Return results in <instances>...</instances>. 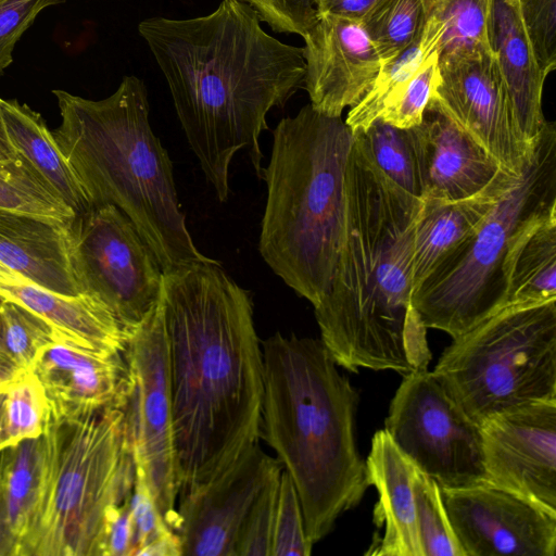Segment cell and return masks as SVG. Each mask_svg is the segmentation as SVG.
Returning <instances> with one entry per match:
<instances>
[{"instance_id": "obj_1", "label": "cell", "mask_w": 556, "mask_h": 556, "mask_svg": "<svg viewBox=\"0 0 556 556\" xmlns=\"http://www.w3.org/2000/svg\"><path fill=\"white\" fill-rule=\"evenodd\" d=\"M160 307L179 495L258 444L263 353L249 292L215 260L163 271Z\"/></svg>"}, {"instance_id": "obj_2", "label": "cell", "mask_w": 556, "mask_h": 556, "mask_svg": "<svg viewBox=\"0 0 556 556\" xmlns=\"http://www.w3.org/2000/svg\"><path fill=\"white\" fill-rule=\"evenodd\" d=\"M242 0L190 18L149 17L138 30L161 68L188 143L220 202L232 159L245 151L263 176L267 113L304 86L303 47L268 35Z\"/></svg>"}, {"instance_id": "obj_3", "label": "cell", "mask_w": 556, "mask_h": 556, "mask_svg": "<svg viewBox=\"0 0 556 556\" xmlns=\"http://www.w3.org/2000/svg\"><path fill=\"white\" fill-rule=\"evenodd\" d=\"M420 207L421 199L384 175L353 134L340 250L329 289L314 306L320 340L349 371L405 376L428 368L427 328L410 303Z\"/></svg>"}, {"instance_id": "obj_4", "label": "cell", "mask_w": 556, "mask_h": 556, "mask_svg": "<svg viewBox=\"0 0 556 556\" xmlns=\"http://www.w3.org/2000/svg\"><path fill=\"white\" fill-rule=\"evenodd\" d=\"M262 353L260 438L291 478L315 544L370 486L356 442L358 392L320 339L276 332Z\"/></svg>"}, {"instance_id": "obj_5", "label": "cell", "mask_w": 556, "mask_h": 556, "mask_svg": "<svg viewBox=\"0 0 556 556\" xmlns=\"http://www.w3.org/2000/svg\"><path fill=\"white\" fill-rule=\"evenodd\" d=\"M61 124L54 140L92 206L114 205L135 225L163 271L214 258L188 230L173 165L149 122L148 91L125 76L114 93L89 100L53 90Z\"/></svg>"}, {"instance_id": "obj_6", "label": "cell", "mask_w": 556, "mask_h": 556, "mask_svg": "<svg viewBox=\"0 0 556 556\" xmlns=\"http://www.w3.org/2000/svg\"><path fill=\"white\" fill-rule=\"evenodd\" d=\"M352 141L341 116L306 104L278 123L263 168L267 200L258 251L313 306L329 289L340 250Z\"/></svg>"}, {"instance_id": "obj_7", "label": "cell", "mask_w": 556, "mask_h": 556, "mask_svg": "<svg viewBox=\"0 0 556 556\" xmlns=\"http://www.w3.org/2000/svg\"><path fill=\"white\" fill-rule=\"evenodd\" d=\"M135 460L121 406L49 418L15 556H104L109 520L130 497Z\"/></svg>"}, {"instance_id": "obj_8", "label": "cell", "mask_w": 556, "mask_h": 556, "mask_svg": "<svg viewBox=\"0 0 556 556\" xmlns=\"http://www.w3.org/2000/svg\"><path fill=\"white\" fill-rule=\"evenodd\" d=\"M556 211V126L546 121L522 173L482 224L412 293L425 327L455 339L506 306L504 264L530 224Z\"/></svg>"}, {"instance_id": "obj_9", "label": "cell", "mask_w": 556, "mask_h": 556, "mask_svg": "<svg viewBox=\"0 0 556 556\" xmlns=\"http://www.w3.org/2000/svg\"><path fill=\"white\" fill-rule=\"evenodd\" d=\"M432 374L479 426L556 399V300L503 307L453 339Z\"/></svg>"}, {"instance_id": "obj_10", "label": "cell", "mask_w": 556, "mask_h": 556, "mask_svg": "<svg viewBox=\"0 0 556 556\" xmlns=\"http://www.w3.org/2000/svg\"><path fill=\"white\" fill-rule=\"evenodd\" d=\"M81 293L102 302L130 334L159 305L163 269L131 220L114 205L91 206L68 227Z\"/></svg>"}, {"instance_id": "obj_11", "label": "cell", "mask_w": 556, "mask_h": 556, "mask_svg": "<svg viewBox=\"0 0 556 556\" xmlns=\"http://www.w3.org/2000/svg\"><path fill=\"white\" fill-rule=\"evenodd\" d=\"M383 429L441 490L486 482L480 426L466 415L428 368L403 376Z\"/></svg>"}, {"instance_id": "obj_12", "label": "cell", "mask_w": 556, "mask_h": 556, "mask_svg": "<svg viewBox=\"0 0 556 556\" xmlns=\"http://www.w3.org/2000/svg\"><path fill=\"white\" fill-rule=\"evenodd\" d=\"M121 404L135 466L168 526L177 518L178 479L167 350L160 302L128 338Z\"/></svg>"}, {"instance_id": "obj_13", "label": "cell", "mask_w": 556, "mask_h": 556, "mask_svg": "<svg viewBox=\"0 0 556 556\" xmlns=\"http://www.w3.org/2000/svg\"><path fill=\"white\" fill-rule=\"evenodd\" d=\"M481 146L506 172L520 175L533 154L516 123L495 53L439 56V79L428 103Z\"/></svg>"}, {"instance_id": "obj_14", "label": "cell", "mask_w": 556, "mask_h": 556, "mask_svg": "<svg viewBox=\"0 0 556 556\" xmlns=\"http://www.w3.org/2000/svg\"><path fill=\"white\" fill-rule=\"evenodd\" d=\"M441 492L464 556H555L556 514L488 482Z\"/></svg>"}, {"instance_id": "obj_15", "label": "cell", "mask_w": 556, "mask_h": 556, "mask_svg": "<svg viewBox=\"0 0 556 556\" xmlns=\"http://www.w3.org/2000/svg\"><path fill=\"white\" fill-rule=\"evenodd\" d=\"M480 430L486 482L556 514V399L498 414Z\"/></svg>"}, {"instance_id": "obj_16", "label": "cell", "mask_w": 556, "mask_h": 556, "mask_svg": "<svg viewBox=\"0 0 556 556\" xmlns=\"http://www.w3.org/2000/svg\"><path fill=\"white\" fill-rule=\"evenodd\" d=\"M280 470L279 460L256 444L218 478L180 493L174 531L182 556H237L239 534L254 500Z\"/></svg>"}, {"instance_id": "obj_17", "label": "cell", "mask_w": 556, "mask_h": 556, "mask_svg": "<svg viewBox=\"0 0 556 556\" xmlns=\"http://www.w3.org/2000/svg\"><path fill=\"white\" fill-rule=\"evenodd\" d=\"M304 86L311 105L341 116L357 104L374 85L381 61L362 21L329 13L317 14L303 36Z\"/></svg>"}, {"instance_id": "obj_18", "label": "cell", "mask_w": 556, "mask_h": 556, "mask_svg": "<svg viewBox=\"0 0 556 556\" xmlns=\"http://www.w3.org/2000/svg\"><path fill=\"white\" fill-rule=\"evenodd\" d=\"M422 198L457 200L482 190L503 169L453 121L428 104L409 128ZM505 170V169H504Z\"/></svg>"}, {"instance_id": "obj_19", "label": "cell", "mask_w": 556, "mask_h": 556, "mask_svg": "<svg viewBox=\"0 0 556 556\" xmlns=\"http://www.w3.org/2000/svg\"><path fill=\"white\" fill-rule=\"evenodd\" d=\"M41 382L52 419L79 417L121 404L126 364L63 341L50 344L31 370Z\"/></svg>"}, {"instance_id": "obj_20", "label": "cell", "mask_w": 556, "mask_h": 556, "mask_svg": "<svg viewBox=\"0 0 556 556\" xmlns=\"http://www.w3.org/2000/svg\"><path fill=\"white\" fill-rule=\"evenodd\" d=\"M0 296L41 317L59 341L104 355L123 354L128 334L96 298L53 292L0 263Z\"/></svg>"}, {"instance_id": "obj_21", "label": "cell", "mask_w": 556, "mask_h": 556, "mask_svg": "<svg viewBox=\"0 0 556 556\" xmlns=\"http://www.w3.org/2000/svg\"><path fill=\"white\" fill-rule=\"evenodd\" d=\"M365 463L369 485L378 492L372 520L383 528L365 555L424 556L413 488L417 467L384 429L375 432Z\"/></svg>"}, {"instance_id": "obj_22", "label": "cell", "mask_w": 556, "mask_h": 556, "mask_svg": "<svg viewBox=\"0 0 556 556\" xmlns=\"http://www.w3.org/2000/svg\"><path fill=\"white\" fill-rule=\"evenodd\" d=\"M68 227L55 220L0 211V263L53 292L79 295Z\"/></svg>"}, {"instance_id": "obj_23", "label": "cell", "mask_w": 556, "mask_h": 556, "mask_svg": "<svg viewBox=\"0 0 556 556\" xmlns=\"http://www.w3.org/2000/svg\"><path fill=\"white\" fill-rule=\"evenodd\" d=\"M518 176L502 169L482 190L470 197L457 200L421 199L414 233L412 293L455 248L476 231Z\"/></svg>"}, {"instance_id": "obj_24", "label": "cell", "mask_w": 556, "mask_h": 556, "mask_svg": "<svg viewBox=\"0 0 556 556\" xmlns=\"http://www.w3.org/2000/svg\"><path fill=\"white\" fill-rule=\"evenodd\" d=\"M493 49L518 128L534 146L546 122L542 94L547 76L527 38L517 0H495Z\"/></svg>"}, {"instance_id": "obj_25", "label": "cell", "mask_w": 556, "mask_h": 556, "mask_svg": "<svg viewBox=\"0 0 556 556\" xmlns=\"http://www.w3.org/2000/svg\"><path fill=\"white\" fill-rule=\"evenodd\" d=\"M0 105L14 148L29 161L76 216L88 211L92 205L40 114L16 100L1 99Z\"/></svg>"}, {"instance_id": "obj_26", "label": "cell", "mask_w": 556, "mask_h": 556, "mask_svg": "<svg viewBox=\"0 0 556 556\" xmlns=\"http://www.w3.org/2000/svg\"><path fill=\"white\" fill-rule=\"evenodd\" d=\"M506 306L556 300V211L514 240L504 264Z\"/></svg>"}, {"instance_id": "obj_27", "label": "cell", "mask_w": 556, "mask_h": 556, "mask_svg": "<svg viewBox=\"0 0 556 556\" xmlns=\"http://www.w3.org/2000/svg\"><path fill=\"white\" fill-rule=\"evenodd\" d=\"M444 33L434 15H424L414 40L391 60L381 64L379 74L365 97L350 108L345 124L352 132L367 128L379 117L388 101L405 85L421 63L438 49Z\"/></svg>"}, {"instance_id": "obj_28", "label": "cell", "mask_w": 556, "mask_h": 556, "mask_svg": "<svg viewBox=\"0 0 556 556\" xmlns=\"http://www.w3.org/2000/svg\"><path fill=\"white\" fill-rule=\"evenodd\" d=\"M424 15L437 16L444 26L439 56L488 52L493 49L495 0H422Z\"/></svg>"}, {"instance_id": "obj_29", "label": "cell", "mask_w": 556, "mask_h": 556, "mask_svg": "<svg viewBox=\"0 0 556 556\" xmlns=\"http://www.w3.org/2000/svg\"><path fill=\"white\" fill-rule=\"evenodd\" d=\"M0 211L27 214L70 225L75 213L29 161L0 162Z\"/></svg>"}, {"instance_id": "obj_30", "label": "cell", "mask_w": 556, "mask_h": 556, "mask_svg": "<svg viewBox=\"0 0 556 556\" xmlns=\"http://www.w3.org/2000/svg\"><path fill=\"white\" fill-rule=\"evenodd\" d=\"M39 459L40 437L0 451V498L16 545L35 498Z\"/></svg>"}, {"instance_id": "obj_31", "label": "cell", "mask_w": 556, "mask_h": 556, "mask_svg": "<svg viewBox=\"0 0 556 556\" xmlns=\"http://www.w3.org/2000/svg\"><path fill=\"white\" fill-rule=\"evenodd\" d=\"M376 166L393 182L420 199L421 191L409 129L390 125L380 118L353 132Z\"/></svg>"}, {"instance_id": "obj_32", "label": "cell", "mask_w": 556, "mask_h": 556, "mask_svg": "<svg viewBox=\"0 0 556 556\" xmlns=\"http://www.w3.org/2000/svg\"><path fill=\"white\" fill-rule=\"evenodd\" d=\"M3 448L39 438L50 413L43 387L33 371H24L4 386Z\"/></svg>"}, {"instance_id": "obj_33", "label": "cell", "mask_w": 556, "mask_h": 556, "mask_svg": "<svg viewBox=\"0 0 556 556\" xmlns=\"http://www.w3.org/2000/svg\"><path fill=\"white\" fill-rule=\"evenodd\" d=\"M363 24L381 64L404 50L424 22L422 0H378Z\"/></svg>"}, {"instance_id": "obj_34", "label": "cell", "mask_w": 556, "mask_h": 556, "mask_svg": "<svg viewBox=\"0 0 556 556\" xmlns=\"http://www.w3.org/2000/svg\"><path fill=\"white\" fill-rule=\"evenodd\" d=\"M413 488L424 556H464L450 523L438 483L417 468Z\"/></svg>"}, {"instance_id": "obj_35", "label": "cell", "mask_w": 556, "mask_h": 556, "mask_svg": "<svg viewBox=\"0 0 556 556\" xmlns=\"http://www.w3.org/2000/svg\"><path fill=\"white\" fill-rule=\"evenodd\" d=\"M130 511L135 531L134 556H182L177 533L163 518L143 473L136 466Z\"/></svg>"}, {"instance_id": "obj_36", "label": "cell", "mask_w": 556, "mask_h": 556, "mask_svg": "<svg viewBox=\"0 0 556 556\" xmlns=\"http://www.w3.org/2000/svg\"><path fill=\"white\" fill-rule=\"evenodd\" d=\"M0 336L12 358L26 371H31L39 355L58 341L41 317L9 301L0 307Z\"/></svg>"}, {"instance_id": "obj_37", "label": "cell", "mask_w": 556, "mask_h": 556, "mask_svg": "<svg viewBox=\"0 0 556 556\" xmlns=\"http://www.w3.org/2000/svg\"><path fill=\"white\" fill-rule=\"evenodd\" d=\"M439 79V52L434 50L405 85L388 101L378 118L399 128L420 124Z\"/></svg>"}, {"instance_id": "obj_38", "label": "cell", "mask_w": 556, "mask_h": 556, "mask_svg": "<svg viewBox=\"0 0 556 556\" xmlns=\"http://www.w3.org/2000/svg\"><path fill=\"white\" fill-rule=\"evenodd\" d=\"M313 545L305 530L298 492L291 478L282 469L275 508L270 556H308Z\"/></svg>"}, {"instance_id": "obj_39", "label": "cell", "mask_w": 556, "mask_h": 556, "mask_svg": "<svg viewBox=\"0 0 556 556\" xmlns=\"http://www.w3.org/2000/svg\"><path fill=\"white\" fill-rule=\"evenodd\" d=\"M281 471L270 477L254 500L239 534L237 556H270Z\"/></svg>"}, {"instance_id": "obj_40", "label": "cell", "mask_w": 556, "mask_h": 556, "mask_svg": "<svg viewBox=\"0 0 556 556\" xmlns=\"http://www.w3.org/2000/svg\"><path fill=\"white\" fill-rule=\"evenodd\" d=\"M523 29L543 73L556 68V0H517Z\"/></svg>"}, {"instance_id": "obj_41", "label": "cell", "mask_w": 556, "mask_h": 556, "mask_svg": "<svg viewBox=\"0 0 556 556\" xmlns=\"http://www.w3.org/2000/svg\"><path fill=\"white\" fill-rule=\"evenodd\" d=\"M66 0H0V75L12 63L15 43L43 9Z\"/></svg>"}, {"instance_id": "obj_42", "label": "cell", "mask_w": 556, "mask_h": 556, "mask_svg": "<svg viewBox=\"0 0 556 556\" xmlns=\"http://www.w3.org/2000/svg\"><path fill=\"white\" fill-rule=\"evenodd\" d=\"M276 33L303 37L317 20L309 0H242Z\"/></svg>"}, {"instance_id": "obj_43", "label": "cell", "mask_w": 556, "mask_h": 556, "mask_svg": "<svg viewBox=\"0 0 556 556\" xmlns=\"http://www.w3.org/2000/svg\"><path fill=\"white\" fill-rule=\"evenodd\" d=\"M135 531L130 497L115 508L106 528L104 556H134Z\"/></svg>"}, {"instance_id": "obj_44", "label": "cell", "mask_w": 556, "mask_h": 556, "mask_svg": "<svg viewBox=\"0 0 556 556\" xmlns=\"http://www.w3.org/2000/svg\"><path fill=\"white\" fill-rule=\"evenodd\" d=\"M317 14H334L363 21L378 0H309Z\"/></svg>"}, {"instance_id": "obj_45", "label": "cell", "mask_w": 556, "mask_h": 556, "mask_svg": "<svg viewBox=\"0 0 556 556\" xmlns=\"http://www.w3.org/2000/svg\"><path fill=\"white\" fill-rule=\"evenodd\" d=\"M24 371L26 370L22 369L12 358L0 336V380L7 383Z\"/></svg>"}, {"instance_id": "obj_46", "label": "cell", "mask_w": 556, "mask_h": 556, "mask_svg": "<svg viewBox=\"0 0 556 556\" xmlns=\"http://www.w3.org/2000/svg\"><path fill=\"white\" fill-rule=\"evenodd\" d=\"M16 541L8 523L0 498V556H15Z\"/></svg>"}, {"instance_id": "obj_47", "label": "cell", "mask_w": 556, "mask_h": 556, "mask_svg": "<svg viewBox=\"0 0 556 556\" xmlns=\"http://www.w3.org/2000/svg\"><path fill=\"white\" fill-rule=\"evenodd\" d=\"M1 103V98H0ZM21 153L14 148L5 129L1 105H0V162L15 161Z\"/></svg>"}, {"instance_id": "obj_48", "label": "cell", "mask_w": 556, "mask_h": 556, "mask_svg": "<svg viewBox=\"0 0 556 556\" xmlns=\"http://www.w3.org/2000/svg\"><path fill=\"white\" fill-rule=\"evenodd\" d=\"M4 397H5V391H4V387H3L0 390V451L3 450L2 438H3Z\"/></svg>"}, {"instance_id": "obj_49", "label": "cell", "mask_w": 556, "mask_h": 556, "mask_svg": "<svg viewBox=\"0 0 556 556\" xmlns=\"http://www.w3.org/2000/svg\"><path fill=\"white\" fill-rule=\"evenodd\" d=\"M5 382L0 380V390L4 387Z\"/></svg>"}, {"instance_id": "obj_50", "label": "cell", "mask_w": 556, "mask_h": 556, "mask_svg": "<svg viewBox=\"0 0 556 556\" xmlns=\"http://www.w3.org/2000/svg\"><path fill=\"white\" fill-rule=\"evenodd\" d=\"M4 300L0 296V307L3 304Z\"/></svg>"}, {"instance_id": "obj_51", "label": "cell", "mask_w": 556, "mask_h": 556, "mask_svg": "<svg viewBox=\"0 0 556 556\" xmlns=\"http://www.w3.org/2000/svg\"><path fill=\"white\" fill-rule=\"evenodd\" d=\"M505 1H507V2H511V1H514V0H505Z\"/></svg>"}]
</instances>
